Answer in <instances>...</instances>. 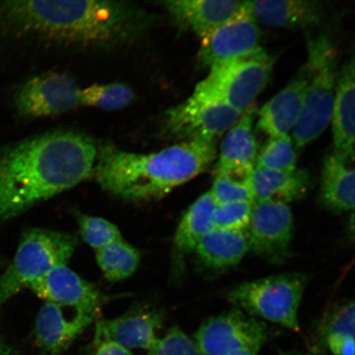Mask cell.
<instances>
[{"instance_id":"8fae6325","label":"cell","mask_w":355,"mask_h":355,"mask_svg":"<svg viewBox=\"0 0 355 355\" xmlns=\"http://www.w3.org/2000/svg\"><path fill=\"white\" fill-rule=\"evenodd\" d=\"M81 89L73 78L46 73L25 82L17 89L13 101L17 114L26 119L55 116L81 105Z\"/></svg>"},{"instance_id":"5bb4252c","label":"cell","mask_w":355,"mask_h":355,"mask_svg":"<svg viewBox=\"0 0 355 355\" xmlns=\"http://www.w3.org/2000/svg\"><path fill=\"white\" fill-rule=\"evenodd\" d=\"M63 308L46 302L35 319V343L46 355H60L65 352L97 318L95 315L76 311L72 316H66Z\"/></svg>"},{"instance_id":"9c48e42d","label":"cell","mask_w":355,"mask_h":355,"mask_svg":"<svg viewBox=\"0 0 355 355\" xmlns=\"http://www.w3.org/2000/svg\"><path fill=\"white\" fill-rule=\"evenodd\" d=\"M260 42L259 24L252 15L250 0H245L232 19L203 35L198 64L211 69L241 60L263 49Z\"/></svg>"},{"instance_id":"836d02e7","label":"cell","mask_w":355,"mask_h":355,"mask_svg":"<svg viewBox=\"0 0 355 355\" xmlns=\"http://www.w3.org/2000/svg\"><path fill=\"white\" fill-rule=\"evenodd\" d=\"M324 348H327L333 355H354V336H333L326 340Z\"/></svg>"},{"instance_id":"3957f363","label":"cell","mask_w":355,"mask_h":355,"mask_svg":"<svg viewBox=\"0 0 355 355\" xmlns=\"http://www.w3.org/2000/svg\"><path fill=\"white\" fill-rule=\"evenodd\" d=\"M216 158V141H183L146 154L105 144L97 148L92 176L114 196L148 201L165 197L202 175Z\"/></svg>"},{"instance_id":"f546056e","label":"cell","mask_w":355,"mask_h":355,"mask_svg":"<svg viewBox=\"0 0 355 355\" xmlns=\"http://www.w3.org/2000/svg\"><path fill=\"white\" fill-rule=\"evenodd\" d=\"M209 191L217 204L235 201H254L250 176L216 174Z\"/></svg>"},{"instance_id":"f1b7e54d","label":"cell","mask_w":355,"mask_h":355,"mask_svg":"<svg viewBox=\"0 0 355 355\" xmlns=\"http://www.w3.org/2000/svg\"><path fill=\"white\" fill-rule=\"evenodd\" d=\"M77 218L83 241L96 251L123 239L121 230L112 222L85 214H78Z\"/></svg>"},{"instance_id":"e0dca14e","label":"cell","mask_w":355,"mask_h":355,"mask_svg":"<svg viewBox=\"0 0 355 355\" xmlns=\"http://www.w3.org/2000/svg\"><path fill=\"white\" fill-rule=\"evenodd\" d=\"M182 28L202 37L241 10L242 0H159Z\"/></svg>"},{"instance_id":"9a60e30c","label":"cell","mask_w":355,"mask_h":355,"mask_svg":"<svg viewBox=\"0 0 355 355\" xmlns=\"http://www.w3.org/2000/svg\"><path fill=\"white\" fill-rule=\"evenodd\" d=\"M163 322L162 311L137 309L121 317L97 322L93 340L114 341L130 350H148L158 339L157 333Z\"/></svg>"},{"instance_id":"d6986e66","label":"cell","mask_w":355,"mask_h":355,"mask_svg":"<svg viewBox=\"0 0 355 355\" xmlns=\"http://www.w3.org/2000/svg\"><path fill=\"white\" fill-rule=\"evenodd\" d=\"M354 86L352 55L338 74L330 123L334 146L333 153L350 162L354 159Z\"/></svg>"},{"instance_id":"e575fe53","label":"cell","mask_w":355,"mask_h":355,"mask_svg":"<svg viewBox=\"0 0 355 355\" xmlns=\"http://www.w3.org/2000/svg\"><path fill=\"white\" fill-rule=\"evenodd\" d=\"M0 355H19L0 336Z\"/></svg>"},{"instance_id":"7a4b0ae2","label":"cell","mask_w":355,"mask_h":355,"mask_svg":"<svg viewBox=\"0 0 355 355\" xmlns=\"http://www.w3.org/2000/svg\"><path fill=\"white\" fill-rule=\"evenodd\" d=\"M97 146L72 131L43 133L0 148V224L92 177Z\"/></svg>"},{"instance_id":"74e56055","label":"cell","mask_w":355,"mask_h":355,"mask_svg":"<svg viewBox=\"0 0 355 355\" xmlns=\"http://www.w3.org/2000/svg\"><path fill=\"white\" fill-rule=\"evenodd\" d=\"M242 1H245V0H242Z\"/></svg>"},{"instance_id":"1f68e13d","label":"cell","mask_w":355,"mask_h":355,"mask_svg":"<svg viewBox=\"0 0 355 355\" xmlns=\"http://www.w3.org/2000/svg\"><path fill=\"white\" fill-rule=\"evenodd\" d=\"M148 352V355H202L193 340L177 326L170 328Z\"/></svg>"},{"instance_id":"d6a6232c","label":"cell","mask_w":355,"mask_h":355,"mask_svg":"<svg viewBox=\"0 0 355 355\" xmlns=\"http://www.w3.org/2000/svg\"><path fill=\"white\" fill-rule=\"evenodd\" d=\"M84 355H132L131 350L111 340H94Z\"/></svg>"},{"instance_id":"4fadbf2b","label":"cell","mask_w":355,"mask_h":355,"mask_svg":"<svg viewBox=\"0 0 355 355\" xmlns=\"http://www.w3.org/2000/svg\"><path fill=\"white\" fill-rule=\"evenodd\" d=\"M29 290L48 303L96 317L105 302L98 288L67 266L52 270L33 284Z\"/></svg>"},{"instance_id":"484cf974","label":"cell","mask_w":355,"mask_h":355,"mask_svg":"<svg viewBox=\"0 0 355 355\" xmlns=\"http://www.w3.org/2000/svg\"><path fill=\"white\" fill-rule=\"evenodd\" d=\"M81 105L112 111L127 107L135 98L132 89L123 83L94 84L81 89Z\"/></svg>"},{"instance_id":"6da1fadb","label":"cell","mask_w":355,"mask_h":355,"mask_svg":"<svg viewBox=\"0 0 355 355\" xmlns=\"http://www.w3.org/2000/svg\"><path fill=\"white\" fill-rule=\"evenodd\" d=\"M152 15L130 0H0V38L75 49L137 41Z\"/></svg>"},{"instance_id":"ac0fdd59","label":"cell","mask_w":355,"mask_h":355,"mask_svg":"<svg viewBox=\"0 0 355 355\" xmlns=\"http://www.w3.org/2000/svg\"><path fill=\"white\" fill-rule=\"evenodd\" d=\"M305 92L306 77L301 69L298 75L259 110L257 128L270 137L288 135L300 117Z\"/></svg>"},{"instance_id":"52a82bcc","label":"cell","mask_w":355,"mask_h":355,"mask_svg":"<svg viewBox=\"0 0 355 355\" xmlns=\"http://www.w3.org/2000/svg\"><path fill=\"white\" fill-rule=\"evenodd\" d=\"M274 60L263 49L241 60L215 67L193 95L243 114L254 105L272 73Z\"/></svg>"},{"instance_id":"2e32d148","label":"cell","mask_w":355,"mask_h":355,"mask_svg":"<svg viewBox=\"0 0 355 355\" xmlns=\"http://www.w3.org/2000/svg\"><path fill=\"white\" fill-rule=\"evenodd\" d=\"M256 117L257 110L252 105L226 132L216 164L215 175L248 177L254 170L259 154L254 133Z\"/></svg>"},{"instance_id":"d4e9b609","label":"cell","mask_w":355,"mask_h":355,"mask_svg":"<svg viewBox=\"0 0 355 355\" xmlns=\"http://www.w3.org/2000/svg\"><path fill=\"white\" fill-rule=\"evenodd\" d=\"M96 259L105 277L111 282H119L135 274L141 254L139 250L122 239L96 250Z\"/></svg>"},{"instance_id":"4dcf8cb0","label":"cell","mask_w":355,"mask_h":355,"mask_svg":"<svg viewBox=\"0 0 355 355\" xmlns=\"http://www.w3.org/2000/svg\"><path fill=\"white\" fill-rule=\"evenodd\" d=\"M254 206V201L217 204L214 211V228L246 232Z\"/></svg>"},{"instance_id":"cb8c5ba5","label":"cell","mask_w":355,"mask_h":355,"mask_svg":"<svg viewBox=\"0 0 355 355\" xmlns=\"http://www.w3.org/2000/svg\"><path fill=\"white\" fill-rule=\"evenodd\" d=\"M216 207L214 199L207 192L185 211L174 236V247L178 254L193 252L200 241L214 228Z\"/></svg>"},{"instance_id":"d590c367","label":"cell","mask_w":355,"mask_h":355,"mask_svg":"<svg viewBox=\"0 0 355 355\" xmlns=\"http://www.w3.org/2000/svg\"><path fill=\"white\" fill-rule=\"evenodd\" d=\"M261 348H250L243 350V352H239L234 355H259Z\"/></svg>"},{"instance_id":"ba28073f","label":"cell","mask_w":355,"mask_h":355,"mask_svg":"<svg viewBox=\"0 0 355 355\" xmlns=\"http://www.w3.org/2000/svg\"><path fill=\"white\" fill-rule=\"evenodd\" d=\"M269 336L265 322L234 308L204 321L193 341L202 355H234L250 348H263Z\"/></svg>"},{"instance_id":"7c38bea8","label":"cell","mask_w":355,"mask_h":355,"mask_svg":"<svg viewBox=\"0 0 355 355\" xmlns=\"http://www.w3.org/2000/svg\"><path fill=\"white\" fill-rule=\"evenodd\" d=\"M246 232L250 251L270 263H283L290 256L294 234L291 207L282 202H254Z\"/></svg>"},{"instance_id":"30bf717a","label":"cell","mask_w":355,"mask_h":355,"mask_svg":"<svg viewBox=\"0 0 355 355\" xmlns=\"http://www.w3.org/2000/svg\"><path fill=\"white\" fill-rule=\"evenodd\" d=\"M243 114L229 106L193 95L166 111V132L183 141H216Z\"/></svg>"},{"instance_id":"8992f818","label":"cell","mask_w":355,"mask_h":355,"mask_svg":"<svg viewBox=\"0 0 355 355\" xmlns=\"http://www.w3.org/2000/svg\"><path fill=\"white\" fill-rule=\"evenodd\" d=\"M308 282L302 273L277 275L239 284L226 291L225 298L259 320L299 331V310Z\"/></svg>"},{"instance_id":"5b68a950","label":"cell","mask_w":355,"mask_h":355,"mask_svg":"<svg viewBox=\"0 0 355 355\" xmlns=\"http://www.w3.org/2000/svg\"><path fill=\"white\" fill-rule=\"evenodd\" d=\"M77 244V238L68 233L46 229L26 232L11 264L0 276V309L52 270L67 266Z\"/></svg>"},{"instance_id":"ffe728a7","label":"cell","mask_w":355,"mask_h":355,"mask_svg":"<svg viewBox=\"0 0 355 355\" xmlns=\"http://www.w3.org/2000/svg\"><path fill=\"white\" fill-rule=\"evenodd\" d=\"M257 24L282 29H304L320 24L322 0H250Z\"/></svg>"},{"instance_id":"8d00e7d4","label":"cell","mask_w":355,"mask_h":355,"mask_svg":"<svg viewBox=\"0 0 355 355\" xmlns=\"http://www.w3.org/2000/svg\"><path fill=\"white\" fill-rule=\"evenodd\" d=\"M281 355H318V354L313 352H283Z\"/></svg>"},{"instance_id":"4316f807","label":"cell","mask_w":355,"mask_h":355,"mask_svg":"<svg viewBox=\"0 0 355 355\" xmlns=\"http://www.w3.org/2000/svg\"><path fill=\"white\" fill-rule=\"evenodd\" d=\"M296 146L291 136L270 137L257 154L256 168L291 171L297 168Z\"/></svg>"},{"instance_id":"7402d4cb","label":"cell","mask_w":355,"mask_h":355,"mask_svg":"<svg viewBox=\"0 0 355 355\" xmlns=\"http://www.w3.org/2000/svg\"><path fill=\"white\" fill-rule=\"evenodd\" d=\"M250 251L246 232L213 228L193 252L207 268L223 270L238 265Z\"/></svg>"},{"instance_id":"83f0119b","label":"cell","mask_w":355,"mask_h":355,"mask_svg":"<svg viewBox=\"0 0 355 355\" xmlns=\"http://www.w3.org/2000/svg\"><path fill=\"white\" fill-rule=\"evenodd\" d=\"M355 308L353 300L343 302L327 311L317 331L318 347L324 348L326 340L333 336H354Z\"/></svg>"},{"instance_id":"44dd1931","label":"cell","mask_w":355,"mask_h":355,"mask_svg":"<svg viewBox=\"0 0 355 355\" xmlns=\"http://www.w3.org/2000/svg\"><path fill=\"white\" fill-rule=\"evenodd\" d=\"M250 182L254 202H282L288 203L304 196L309 186L307 172L266 170L256 168Z\"/></svg>"},{"instance_id":"277c9868","label":"cell","mask_w":355,"mask_h":355,"mask_svg":"<svg viewBox=\"0 0 355 355\" xmlns=\"http://www.w3.org/2000/svg\"><path fill=\"white\" fill-rule=\"evenodd\" d=\"M338 54L329 35L320 34L307 41V60L302 67L306 77L303 110L292 130L297 148L318 139L331 123L337 79Z\"/></svg>"},{"instance_id":"603a6c76","label":"cell","mask_w":355,"mask_h":355,"mask_svg":"<svg viewBox=\"0 0 355 355\" xmlns=\"http://www.w3.org/2000/svg\"><path fill=\"white\" fill-rule=\"evenodd\" d=\"M355 176L350 162L332 153L322 168L321 198L323 205L335 213L354 209Z\"/></svg>"}]
</instances>
